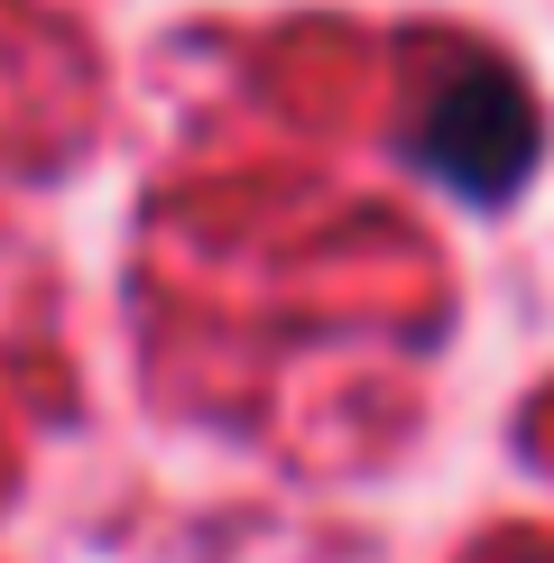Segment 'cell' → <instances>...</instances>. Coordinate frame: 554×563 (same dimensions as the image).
I'll list each match as a JSON object with an SVG mask.
<instances>
[{
	"instance_id": "6da1fadb",
	"label": "cell",
	"mask_w": 554,
	"mask_h": 563,
	"mask_svg": "<svg viewBox=\"0 0 554 563\" xmlns=\"http://www.w3.org/2000/svg\"><path fill=\"white\" fill-rule=\"evenodd\" d=\"M536 148H545V121L499 56H453L407 130V157L434 185H453L462 203H508L536 176Z\"/></svg>"
}]
</instances>
